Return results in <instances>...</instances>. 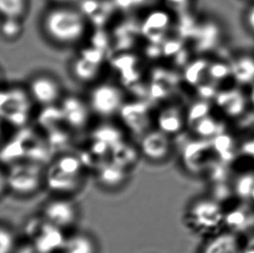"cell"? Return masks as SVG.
<instances>
[{"label":"cell","mask_w":254,"mask_h":253,"mask_svg":"<svg viewBox=\"0 0 254 253\" xmlns=\"http://www.w3.org/2000/svg\"><path fill=\"white\" fill-rule=\"evenodd\" d=\"M124 167L121 165H104L101 168L100 178L107 185L115 186L123 182L124 179Z\"/></svg>","instance_id":"44dd1931"},{"label":"cell","mask_w":254,"mask_h":253,"mask_svg":"<svg viewBox=\"0 0 254 253\" xmlns=\"http://www.w3.org/2000/svg\"><path fill=\"white\" fill-rule=\"evenodd\" d=\"M47 182L51 189L57 191H71L76 189L79 178L62 171L57 164L52 166L47 175Z\"/></svg>","instance_id":"9a60e30c"},{"label":"cell","mask_w":254,"mask_h":253,"mask_svg":"<svg viewBox=\"0 0 254 253\" xmlns=\"http://www.w3.org/2000/svg\"><path fill=\"white\" fill-rule=\"evenodd\" d=\"M30 9V0H0L2 17L24 20Z\"/></svg>","instance_id":"e0dca14e"},{"label":"cell","mask_w":254,"mask_h":253,"mask_svg":"<svg viewBox=\"0 0 254 253\" xmlns=\"http://www.w3.org/2000/svg\"><path fill=\"white\" fill-rule=\"evenodd\" d=\"M254 189V175H244L238 179L235 185L236 193L243 198H251Z\"/></svg>","instance_id":"d4e9b609"},{"label":"cell","mask_w":254,"mask_h":253,"mask_svg":"<svg viewBox=\"0 0 254 253\" xmlns=\"http://www.w3.org/2000/svg\"><path fill=\"white\" fill-rule=\"evenodd\" d=\"M226 214L218 202L201 198L189 208V221L197 233L215 236L226 226Z\"/></svg>","instance_id":"7a4b0ae2"},{"label":"cell","mask_w":254,"mask_h":253,"mask_svg":"<svg viewBox=\"0 0 254 253\" xmlns=\"http://www.w3.org/2000/svg\"><path fill=\"white\" fill-rule=\"evenodd\" d=\"M241 240L234 232H221L208 241L201 253H244Z\"/></svg>","instance_id":"9c48e42d"},{"label":"cell","mask_w":254,"mask_h":253,"mask_svg":"<svg viewBox=\"0 0 254 253\" xmlns=\"http://www.w3.org/2000/svg\"><path fill=\"white\" fill-rule=\"evenodd\" d=\"M63 117L67 120L71 126L75 127L83 126L88 120L89 109L88 103H83L82 100L76 96H69L62 100Z\"/></svg>","instance_id":"52a82bcc"},{"label":"cell","mask_w":254,"mask_h":253,"mask_svg":"<svg viewBox=\"0 0 254 253\" xmlns=\"http://www.w3.org/2000/svg\"><path fill=\"white\" fill-rule=\"evenodd\" d=\"M250 220V216L241 209L234 210L226 214V226H229L234 231L243 230L249 224Z\"/></svg>","instance_id":"603a6c76"},{"label":"cell","mask_w":254,"mask_h":253,"mask_svg":"<svg viewBox=\"0 0 254 253\" xmlns=\"http://www.w3.org/2000/svg\"><path fill=\"white\" fill-rule=\"evenodd\" d=\"M52 4H69V5H76V3L81 0H50Z\"/></svg>","instance_id":"836d02e7"},{"label":"cell","mask_w":254,"mask_h":253,"mask_svg":"<svg viewBox=\"0 0 254 253\" xmlns=\"http://www.w3.org/2000/svg\"><path fill=\"white\" fill-rule=\"evenodd\" d=\"M212 146L206 140L193 142L189 145L184 153V161L187 168L192 172L201 170L206 160V150Z\"/></svg>","instance_id":"5bb4252c"},{"label":"cell","mask_w":254,"mask_h":253,"mask_svg":"<svg viewBox=\"0 0 254 253\" xmlns=\"http://www.w3.org/2000/svg\"><path fill=\"white\" fill-rule=\"evenodd\" d=\"M245 19L248 27L254 32V5L248 9L245 16Z\"/></svg>","instance_id":"d6a6232c"},{"label":"cell","mask_w":254,"mask_h":253,"mask_svg":"<svg viewBox=\"0 0 254 253\" xmlns=\"http://www.w3.org/2000/svg\"><path fill=\"white\" fill-rule=\"evenodd\" d=\"M214 99L217 107L227 117L241 116L247 106L244 95L237 89H227L219 92Z\"/></svg>","instance_id":"ba28073f"},{"label":"cell","mask_w":254,"mask_h":253,"mask_svg":"<svg viewBox=\"0 0 254 253\" xmlns=\"http://www.w3.org/2000/svg\"><path fill=\"white\" fill-rule=\"evenodd\" d=\"M220 28L214 23L204 24L197 32V47L200 52H207L214 48L220 40Z\"/></svg>","instance_id":"2e32d148"},{"label":"cell","mask_w":254,"mask_h":253,"mask_svg":"<svg viewBox=\"0 0 254 253\" xmlns=\"http://www.w3.org/2000/svg\"><path fill=\"white\" fill-rule=\"evenodd\" d=\"M45 218L53 225L64 227L72 224L76 219V210L72 204L66 200H55L45 207Z\"/></svg>","instance_id":"30bf717a"},{"label":"cell","mask_w":254,"mask_h":253,"mask_svg":"<svg viewBox=\"0 0 254 253\" xmlns=\"http://www.w3.org/2000/svg\"><path fill=\"white\" fill-rule=\"evenodd\" d=\"M206 75L209 76L214 82L223 81L231 75L230 64L223 62H215L209 63L207 67Z\"/></svg>","instance_id":"cb8c5ba5"},{"label":"cell","mask_w":254,"mask_h":253,"mask_svg":"<svg viewBox=\"0 0 254 253\" xmlns=\"http://www.w3.org/2000/svg\"><path fill=\"white\" fill-rule=\"evenodd\" d=\"M0 253H10L13 247V238L9 231L2 228L0 233Z\"/></svg>","instance_id":"f546056e"},{"label":"cell","mask_w":254,"mask_h":253,"mask_svg":"<svg viewBox=\"0 0 254 253\" xmlns=\"http://www.w3.org/2000/svg\"><path fill=\"white\" fill-rule=\"evenodd\" d=\"M17 253H44L37 249L34 246H29V247H24L21 248L20 250L17 252Z\"/></svg>","instance_id":"e575fe53"},{"label":"cell","mask_w":254,"mask_h":253,"mask_svg":"<svg viewBox=\"0 0 254 253\" xmlns=\"http://www.w3.org/2000/svg\"><path fill=\"white\" fill-rule=\"evenodd\" d=\"M87 103L90 110L99 117H110L123 109L124 94L114 83H100L91 89Z\"/></svg>","instance_id":"3957f363"},{"label":"cell","mask_w":254,"mask_h":253,"mask_svg":"<svg viewBox=\"0 0 254 253\" xmlns=\"http://www.w3.org/2000/svg\"><path fill=\"white\" fill-rule=\"evenodd\" d=\"M56 164L62 171L74 176L79 175L82 168L81 161L74 156H64Z\"/></svg>","instance_id":"83f0119b"},{"label":"cell","mask_w":254,"mask_h":253,"mask_svg":"<svg viewBox=\"0 0 254 253\" xmlns=\"http://www.w3.org/2000/svg\"><path fill=\"white\" fill-rule=\"evenodd\" d=\"M208 64H209L208 63L203 61V60H199V61L192 63L189 67V70H187V75H186L189 82L192 84L200 82L203 75L206 74Z\"/></svg>","instance_id":"4316f807"},{"label":"cell","mask_w":254,"mask_h":253,"mask_svg":"<svg viewBox=\"0 0 254 253\" xmlns=\"http://www.w3.org/2000/svg\"><path fill=\"white\" fill-rule=\"evenodd\" d=\"M250 101L254 106V84L252 87L251 92H250Z\"/></svg>","instance_id":"8d00e7d4"},{"label":"cell","mask_w":254,"mask_h":253,"mask_svg":"<svg viewBox=\"0 0 254 253\" xmlns=\"http://www.w3.org/2000/svg\"><path fill=\"white\" fill-rule=\"evenodd\" d=\"M200 96L204 98H215L218 93L215 90V87H213L211 84H206V85H202L200 87Z\"/></svg>","instance_id":"1f68e13d"},{"label":"cell","mask_w":254,"mask_h":253,"mask_svg":"<svg viewBox=\"0 0 254 253\" xmlns=\"http://www.w3.org/2000/svg\"><path fill=\"white\" fill-rule=\"evenodd\" d=\"M169 15L162 12H155L152 14L148 18L147 23H145V31L147 33L154 29L155 31H162L166 30V28L169 27Z\"/></svg>","instance_id":"484cf974"},{"label":"cell","mask_w":254,"mask_h":253,"mask_svg":"<svg viewBox=\"0 0 254 253\" xmlns=\"http://www.w3.org/2000/svg\"><path fill=\"white\" fill-rule=\"evenodd\" d=\"M193 130L202 139L211 138L216 136L217 134L220 133V126L217 124L216 121L213 120L209 116L204 117L200 120L197 121L192 124Z\"/></svg>","instance_id":"7402d4cb"},{"label":"cell","mask_w":254,"mask_h":253,"mask_svg":"<svg viewBox=\"0 0 254 253\" xmlns=\"http://www.w3.org/2000/svg\"><path fill=\"white\" fill-rule=\"evenodd\" d=\"M245 149L248 152V154H254V141H251V142H248L246 145Z\"/></svg>","instance_id":"d590c367"},{"label":"cell","mask_w":254,"mask_h":253,"mask_svg":"<svg viewBox=\"0 0 254 253\" xmlns=\"http://www.w3.org/2000/svg\"><path fill=\"white\" fill-rule=\"evenodd\" d=\"M166 5L171 8L175 11H179L180 13L188 9L190 0H164Z\"/></svg>","instance_id":"4dcf8cb0"},{"label":"cell","mask_w":254,"mask_h":253,"mask_svg":"<svg viewBox=\"0 0 254 253\" xmlns=\"http://www.w3.org/2000/svg\"><path fill=\"white\" fill-rule=\"evenodd\" d=\"M24 21L17 18L2 17L1 36L6 42H14L20 38L24 30Z\"/></svg>","instance_id":"d6986e66"},{"label":"cell","mask_w":254,"mask_h":253,"mask_svg":"<svg viewBox=\"0 0 254 253\" xmlns=\"http://www.w3.org/2000/svg\"><path fill=\"white\" fill-rule=\"evenodd\" d=\"M97 61L87 56H82L73 61L71 72L75 78L82 82H92L99 74Z\"/></svg>","instance_id":"4fadbf2b"},{"label":"cell","mask_w":254,"mask_h":253,"mask_svg":"<svg viewBox=\"0 0 254 253\" xmlns=\"http://www.w3.org/2000/svg\"><path fill=\"white\" fill-rule=\"evenodd\" d=\"M39 29L51 45L67 48L83 40L88 19L77 5L52 4L42 14Z\"/></svg>","instance_id":"6da1fadb"},{"label":"cell","mask_w":254,"mask_h":253,"mask_svg":"<svg viewBox=\"0 0 254 253\" xmlns=\"http://www.w3.org/2000/svg\"><path fill=\"white\" fill-rule=\"evenodd\" d=\"M208 113H209V106L207 103L204 102L196 103L195 105H193L189 111V121L193 124L197 121L207 117Z\"/></svg>","instance_id":"f1b7e54d"},{"label":"cell","mask_w":254,"mask_h":253,"mask_svg":"<svg viewBox=\"0 0 254 253\" xmlns=\"http://www.w3.org/2000/svg\"><path fill=\"white\" fill-rule=\"evenodd\" d=\"M26 233L33 246L44 253H52L63 249L65 240L60 227L47 219H33L28 223Z\"/></svg>","instance_id":"5b68a950"},{"label":"cell","mask_w":254,"mask_h":253,"mask_svg":"<svg viewBox=\"0 0 254 253\" xmlns=\"http://www.w3.org/2000/svg\"><path fill=\"white\" fill-rule=\"evenodd\" d=\"M159 126L161 131L167 134L177 133L182 126L181 116L175 110H166L159 118Z\"/></svg>","instance_id":"ffe728a7"},{"label":"cell","mask_w":254,"mask_h":253,"mask_svg":"<svg viewBox=\"0 0 254 253\" xmlns=\"http://www.w3.org/2000/svg\"><path fill=\"white\" fill-rule=\"evenodd\" d=\"M63 250L64 253H95V246L88 237L74 235L65 240Z\"/></svg>","instance_id":"ac0fdd59"},{"label":"cell","mask_w":254,"mask_h":253,"mask_svg":"<svg viewBox=\"0 0 254 253\" xmlns=\"http://www.w3.org/2000/svg\"><path fill=\"white\" fill-rule=\"evenodd\" d=\"M143 154L152 160H161L169 154L170 141L167 133L159 131L151 132L145 135L141 141Z\"/></svg>","instance_id":"8fae6325"},{"label":"cell","mask_w":254,"mask_h":253,"mask_svg":"<svg viewBox=\"0 0 254 253\" xmlns=\"http://www.w3.org/2000/svg\"><path fill=\"white\" fill-rule=\"evenodd\" d=\"M8 184L14 191L28 193L38 189L40 182V168L34 164L14 165L8 174Z\"/></svg>","instance_id":"8992f818"},{"label":"cell","mask_w":254,"mask_h":253,"mask_svg":"<svg viewBox=\"0 0 254 253\" xmlns=\"http://www.w3.org/2000/svg\"><path fill=\"white\" fill-rule=\"evenodd\" d=\"M251 198H253L254 200V191H253V193H252Z\"/></svg>","instance_id":"74e56055"},{"label":"cell","mask_w":254,"mask_h":253,"mask_svg":"<svg viewBox=\"0 0 254 253\" xmlns=\"http://www.w3.org/2000/svg\"><path fill=\"white\" fill-rule=\"evenodd\" d=\"M231 75L241 84L254 82V59L251 56H241L230 63Z\"/></svg>","instance_id":"7c38bea8"},{"label":"cell","mask_w":254,"mask_h":253,"mask_svg":"<svg viewBox=\"0 0 254 253\" xmlns=\"http://www.w3.org/2000/svg\"><path fill=\"white\" fill-rule=\"evenodd\" d=\"M26 89L32 101L41 106H52L60 102L64 96L60 80L47 72H38L31 75Z\"/></svg>","instance_id":"277c9868"}]
</instances>
